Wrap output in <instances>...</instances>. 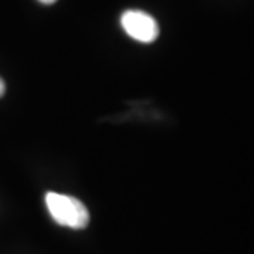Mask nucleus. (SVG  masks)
I'll return each mask as SVG.
<instances>
[{
  "label": "nucleus",
  "instance_id": "nucleus-1",
  "mask_svg": "<svg viewBox=\"0 0 254 254\" xmlns=\"http://www.w3.org/2000/svg\"><path fill=\"white\" fill-rule=\"evenodd\" d=\"M46 205L51 218L61 226L71 229H85L89 223V210L81 200L57 192H48Z\"/></svg>",
  "mask_w": 254,
  "mask_h": 254
},
{
  "label": "nucleus",
  "instance_id": "nucleus-2",
  "mask_svg": "<svg viewBox=\"0 0 254 254\" xmlns=\"http://www.w3.org/2000/svg\"><path fill=\"white\" fill-rule=\"evenodd\" d=\"M120 24L127 36L138 43L150 44L160 36V27L153 16L141 10H127L120 17Z\"/></svg>",
  "mask_w": 254,
  "mask_h": 254
},
{
  "label": "nucleus",
  "instance_id": "nucleus-3",
  "mask_svg": "<svg viewBox=\"0 0 254 254\" xmlns=\"http://www.w3.org/2000/svg\"><path fill=\"white\" fill-rule=\"evenodd\" d=\"M4 92H6V85H4V81L0 78V98L4 95Z\"/></svg>",
  "mask_w": 254,
  "mask_h": 254
},
{
  "label": "nucleus",
  "instance_id": "nucleus-4",
  "mask_svg": "<svg viewBox=\"0 0 254 254\" xmlns=\"http://www.w3.org/2000/svg\"><path fill=\"white\" fill-rule=\"evenodd\" d=\"M38 1H41L43 4H53L57 0H38Z\"/></svg>",
  "mask_w": 254,
  "mask_h": 254
}]
</instances>
